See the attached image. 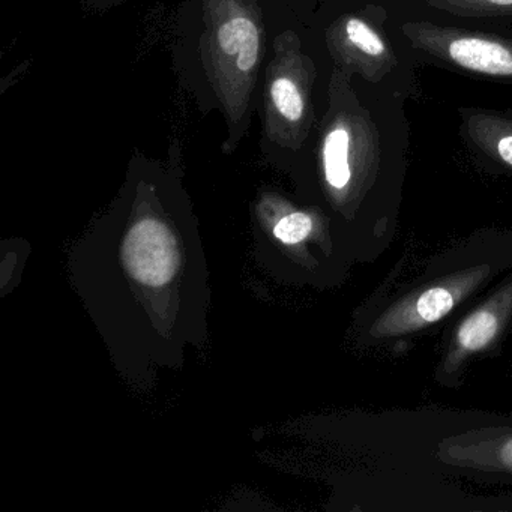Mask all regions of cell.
<instances>
[{"instance_id":"6da1fadb","label":"cell","mask_w":512,"mask_h":512,"mask_svg":"<svg viewBox=\"0 0 512 512\" xmlns=\"http://www.w3.org/2000/svg\"><path fill=\"white\" fill-rule=\"evenodd\" d=\"M401 32L416 50L452 67L512 82V41L431 22H407Z\"/></svg>"},{"instance_id":"7a4b0ae2","label":"cell","mask_w":512,"mask_h":512,"mask_svg":"<svg viewBox=\"0 0 512 512\" xmlns=\"http://www.w3.org/2000/svg\"><path fill=\"white\" fill-rule=\"evenodd\" d=\"M380 163L379 133L365 113L359 115L356 125H335L323 142V167L326 182L335 191L349 188L358 167L364 175L377 176Z\"/></svg>"},{"instance_id":"3957f363","label":"cell","mask_w":512,"mask_h":512,"mask_svg":"<svg viewBox=\"0 0 512 512\" xmlns=\"http://www.w3.org/2000/svg\"><path fill=\"white\" fill-rule=\"evenodd\" d=\"M124 262L140 283L161 286L175 275L178 268L175 238L158 221H142L125 241Z\"/></svg>"},{"instance_id":"277c9868","label":"cell","mask_w":512,"mask_h":512,"mask_svg":"<svg viewBox=\"0 0 512 512\" xmlns=\"http://www.w3.org/2000/svg\"><path fill=\"white\" fill-rule=\"evenodd\" d=\"M343 37L347 50L353 55V64L370 82L379 83L397 67L394 50L374 22L358 16L347 17Z\"/></svg>"},{"instance_id":"5b68a950","label":"cell","mask_w":512,"mask_h":512,"mask_svg":"<svg viewBox=\"0 0 512 512\" xmlns=\"http://www.w3.org/2000/svg\"><path fill=\"white\" fill-rule=\"evenodd\" d=\"M470 140L485 154L512 169V124L490 113H473L467 119Z\"/></svg>"},{"instance_id":"8992f818","label":"cell","mask_w":512,"mask_h":512,"mask_svg":"<svg viewBox=\"0 0 512 512\" xmlns=\"http://www.w3.org/2000/svg\"><path fill=\"white\" fill-rule=\"evenodd\" d=\"M499 305H485L466 317L455 335L454 356L461 358L479 352L497 337L500 328Z\"/></svg>"},{"instance_id":"52a82bcc","label":"cell","mask_w":512,"mask_h":512,"mask_svg":"<svg viewBox=\"0 0 512 512\" xmlns=\"http://www.w3.org/2000/svg\"><path fill=\"white\" fill-rule=\"evenodd\" d=\"M218 43L227 55H238L239 70H253L259 55V35L253 22L239 17L221 26Z\"/></svg>"},{"instance_id":"ba28073f","label":"cell","mask_w":512,"mask_h":512,"mask_svg":"<svg viewBox=\"0 0 512 512\" xmlns=\"http://www.w3.org/2000/svg\"><path fill=\"white\" fill-rule=\"evenodd\" d=\"M455 305V295L446 287L425 290L407 311L404 322L409 326L439 322Z\"/></svg>"},{"instance_id":"9c48e42d","label":"cell","mask_w":512,"mask_h":512,"mask_svg":"<svg viewBox=\"0 0 512 512\" xmlns=\"http://www.w3.org/2000/svg\"><path fill=\"white\" fill-rule=\"evenodd\" d=\"M427 4L458 17H512V0H427Z\"/></svg>"},{"instance_id":"30bf717a","label":"cell","mask_w":512,"mask_h":512,"mask_svg":"<svg viewBox=\"0 0 512 512\" xmlns=\"http://www.w3.org/2000/svg\"><path fill=\"white\" fill-rule=\"evenodd\" d=\"M271 97L274 101L278 112L289 119L296 122L302 118L304 113V100H302L301 92L296 88L295 83L289 79H277L272 83Z\"/></svg>"},{"instance_id":"8fae6325","label":"cell","mask_w":512,"mask_h":512,"mask_svg":"<svg viewBox=\"0 0 512 512\" xmlns=\"http://www.w3.org/2000/svg\"><path fill=\"white\" fill-rule=\"evenodd\" d=\"M313 230V221L307 214L296 212L287 215L275 226L274 235L284 244H298L304 241Z\"/></svg>"},{"instance_id":"7c38bea8","label":"cell","mask_w":512,"mask_h":512,"mask_svg":"<svg viewBox=\"0 0 512 512\" xmlns=\"http://www.w3.org/2000/svg\"><path fill=\"white\" fill-rule=\"evenodd\" d=\"M500 458H502L503 464L512 469V437L503 445L502 451H500Z\"/></svg>"}]
</instances>
